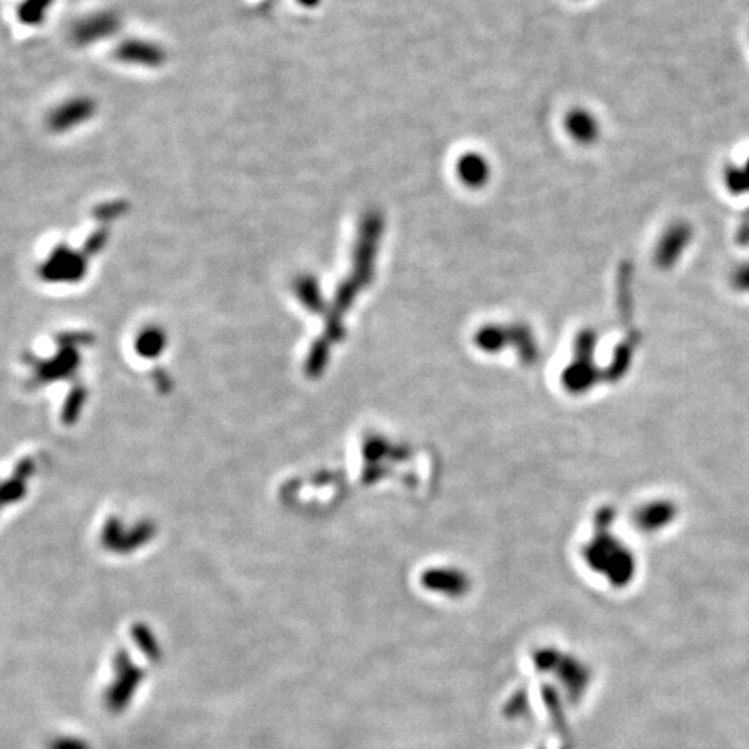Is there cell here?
<instances>
[{
  "label": "cell",
  "instance_id": "1",
  "mask_svg": "<svg viewBox=\"0 0 749 749\" xmlns=\"http://www.w3.org/2000/svg\"><path fill=\"white\" fill-rule=\"evenodd\" d=\"M143 682V671L137 670L136 666L129 665V659L125 656L124 665H118V675L115 684L110 685L106 692V706L113 713L124 710V706L131 703L137 687Z\"/></svg>",
  "mask_w": 749,
  "mask_h": 749
},
{
  "label": "cell",
  "instance_id": "2",
  "mask_svg": "<svg viewBox=\"0 0 749 749\" xmlns=\"http://www.w3.org/2000/svg\"><path fill=\"white\" fill-rule=\"evenodd\" d=\"M92 111H94V105L87 99H75L70 103H65L63 106H59L58 110H54L49 117V127L54 132H63L72 129L75 125L80 124L82 120H87L91 117Z\"/></svg>",
  "mask_w": 749,
  "mask_h": 749
},
{
  "label": "cell",
  "instance_id": "3",
  "mask_svg": "<svg viewBox=\"0 0 749 749\" xmlns=\"http://www.w3.org/2000/svg\"><path fill=\"white\" fill-rule=\"evenodd\" d=\"M120 58L124 61H134V63H150L155 65L160 59V53H158L155 47L146 46V44H129L120 49L118 53Z\"/></svg>",
  "mask_w": 749,
  "mask_h": 749
},
{
  "label": "cell",
  "instance_id": "4",
  "mask_svg": "<svg viewBox=\"0 0 749 749\" xmlns=\"http://www.w3.org/2000/svg\"><path fill=\"white\" fill-rule=\"evenodd\" d=\"M110 27L113 28V20H110L108 16H103V18L91 20L89 23L82 21L75 35H77V39L79 40H85L89 35H94V33H98L99 37L103 32H110Z\"/></svg>",
  "mask_w": 749,
  "mask_h": 749
},
{
  "label": "cell",
  "instance_id": "5",
  "mask_svg": "<svg viewBox=\"0 0 749 749\" xmlns=\"http://www.w3.org/2000/svg\"><path fill=\"white\" fill-rule=\"evenodd\" d=\"M49 749H91L89 744L77 739V737H63V739H54Z\"/></svg>",
  "mask_w": 749,
  "mask_h": 749
}]
</instances>
